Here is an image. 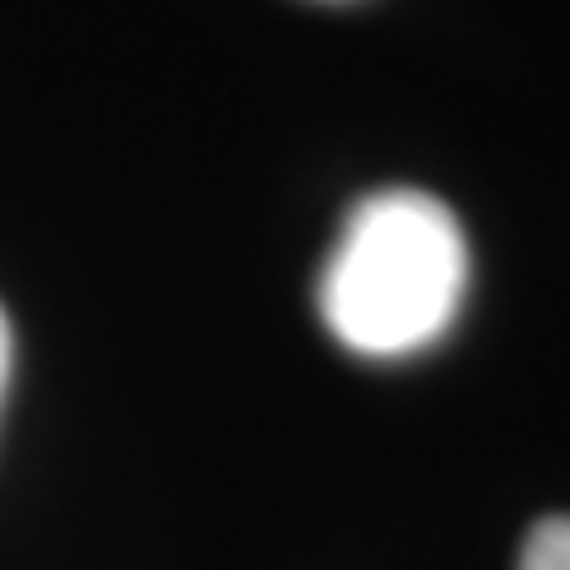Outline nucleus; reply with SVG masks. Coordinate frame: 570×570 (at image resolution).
Wrapping results in <instances>:
<instances>
[{
	"instance_id": "obj_2",
	"label": "nucleus",
	"mask_w": 570,
	"mask_h": 570,
	"mask_svg": "<svg viewBox=\"0 0 570 570\" xmlns=\"http://www.w3.org/2000/svg\"><path fill=\"white\" fill-rule=\"evenodd\" d=\"M519 570H570V513L532 523L519 551Z\"/></svg>"
},
{
	"instance_id": "obj_3",
	"label": "nucleus",
	"mask_w": 570,
	"mask_h": 570,
	"mask_svg": "<svg viewBox=\"0 0 570 570\" xmlns=\"http://www.w3.org/2000/svg\"><path fill=\"white\" fill-rule=\"evenodd\" d=\"M10 356H14V337H10L6 309H0V400H6V385H10Z\"/></svg>"
},
{
	"instance_id": "obj_1",
	"label": "nucleus",
	"mask_w": 570,
	"mask_h": 570,
	"mask_svg": "<svg viewBox=\"0 0 570 570\" xmlns=\"http://www.w3.org/2000/svg\"><path fill=\"white\" fill-rule=\"evenodd\" d=\"M471 285L461 219L428 190L356 200L318 272V314L356 356H414L456 324Z\"/></svg>"
}]
</instances>
